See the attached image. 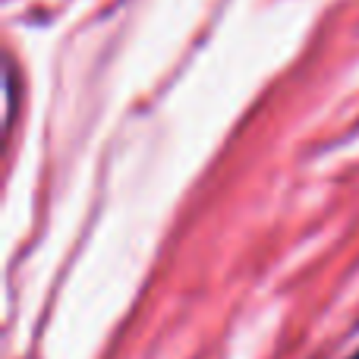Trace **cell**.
<instances>
[{
    "mask_svg": "<svg viewBox=\"0 0 359 359\" xmlns=\"http://www.w3.org/2000/svg\"><path fill=\"white\" fill-rule=\"evenodd\" d=\"M353 359H359V353H356V356H353Z\"/></svg>",
    "mask_w": 359,
    "mask_h": 359,
    "instance_id": "6da1fadb",
    "label": "cell"
}]
</instances>
